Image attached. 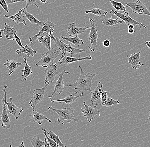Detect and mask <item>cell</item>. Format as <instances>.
<instances>
[{
    "mask_svg": "<svg viewBox=\"0 0 150 147\" xmlns=\"http://www.w3.org/2000/svg\"><path fill=\"white\" fill-rule=\"evenodd\" d=\"M24 8L21 9L18 11V13L12 16H8L6 15H4L5 17L6 18H10L12 20L13 22L16 23H22L25 26L27 25L26 20L24 19V16L22 15V13Z\"/></svg>",
    "mask_w": 150,
    "mask_h": 147,
    "instance_id": "20",
    "label": "cell"
},
{
    "mask_svg": "<svg viewBox=\"0 0 150 147\" xmlns=\"http://www.w3.org/2000/svg\"><path fill=\"white\" fill-rule=\"evenodd\" d=\"M52 49L55 51L53 53L47 51L46 53L42 54V59L35 65L36 66H42L47 68L54 64L53 63L54 61L58 56H60L59 51L55 50L53 48H52Z\"/></svg>",
    "mask_w": 150,
    "mask_h": 147,
    "instance_id": "4",
    "label": "cell"
},
{
    "mask_svg": "<svg viewBox=\"0 0 150 147\" xmlns=\"http://www.w3.org/2000/svg\"><path fill=\"white\" fill-rule=\"evenodd\" d=\"M56 26V24H54L52 22H50V20H46L45 23V25L40 29V31H39L38 33L37 34H34L33 37H30L29 38V41H30V44L33 41H36L37 38H38V37L41 36V35L43 34L45 32H50L52 27H54L55 26Z\"/></svg>",
    "mask_w": 150,
    "mask_h": 147,
    "instance_id": "16",
    "label": "cell"
},
{
    "mask_svg": "<svg viewBox=\"0 0 150 147\" xmlns=\"http://www.w3.org/2000/svg\"><path fill=\"white\" fill-rule=\"evenodd\" d=\"M40 2H41L42 3H43L45 4V5L47 6V0H40Z\"/></svg>",
    "mask_w": 150,
    "mask_h": 147,
    "instance_id": "47",
    "label": "cell"
},
{
    "mask_svg": "<svg viewBox=\"0 0 150 147\" xmlns=\"http://www.w3.org/2000/svg\"><path fill=\"white\" fill-rule=\"evenodd\" d=\"M125 4L131 7L133 13H134L148 15L150 16V10H149L145 4L142 2L140 0H137L134 3H125Z\"/></svg>",
    "mask_w": 150,
    "mask_h": 147,
    "instance_id": "8",
    "label": "cell"
},
{
    "mask_svg": "<svg viewBox=\"0 0 150 147\" xmlns=\"http://www.w3.org/2000/svg\"><path fill=\"white\" fill-rule=\"evenodd\" d=\"M65 74H70L71 73L70 72H66L65 70H63L62 72L60 75H59V78L55 82V85L54 86V90L52 94L50 96H48V98H52V96L56 92L58 93L59 94H60L63 92V91L64 89L65 86L64 83L63 79V76Z\"/></svg>",
    "mask_w": 150,
    "mask_h": 147,
    "instance_id": "13",
    "label": "cell"
},
{
    "mask_svg": "<svg viewBox=\"0 0 150 147\" xmlns=\"http://www.w3.org/2000/svg\"><path fill=\"white\" fill-rule=\"evenodd\" d=\"M23 58L24 59V63H25V66L24 69L23 70H21V72H23V74L21 75V76L23 77V79H22V81L23 82H25L27 80V78L29 76H30L31 74L33 73V72L32 71L31 67L28 63V60L27 58L28 56L27 55H23Z\"/></svg>",
    "mask_w": 150,
    "mask_h": 147,
    "instance_id": "24",
    "label": "cell"
},
{
    "mask_svg": "<svg viewBox=\"0 0 150 147\" xmlns=\"http://www.w3.org/2000/svg\"><path fill=\"white\" fill-rule=\"evenodd\" d=\"M30 44V43H29L28 44L24 46V48L20 49L16 51V53L19 55H21V54H26L28 57L30 56L33 57L34 55L36 54L37 51L33 50L31 46H28Z\"/></svg>",
    "mask_w": 150,
    "mask_h": 147,
    "instance_id": "26",
    "label": "cell"
},
{
    "mask_svg": "<svg viewBox=\"0 0 150 147\" xmlns=\"http://www.w3.org/2000/svg\"><path fill=\"white\" fill-rule=\"evenodd\" d=\"M17 31H16L14 33V35H15V41H16V43H17L18 44V45L19 46L21 47L22 49L24 48V47L22 45V42H21V40L20 37L18 36L17 34H16Z\"/></svg>",
    "mask_w": 150,
    "mask_h": 147,
    "instance_id": "38",
    "label": "cell"
},
{
    "mask_svg": "<svg viewBox=\"0 0 150 147\" xmlns=\"http://www.w3.org/2000/svg\"><path fill=\"white\" fill-rule=\"evenodd\" d=\"M23 13L25 14L26 18L28 19V20H29L31 23L36 24L37 26H40L41 28L43 27L46 21H43V22H41V21H39L37 18L35 17L33 15L30 13L29 12H27V10H25L24 8L23 11Z\"/></svg>",
    "mask_w": 150,
    "mask_h": 147,
    "instance_id": "27",
    "label": "cell"
},
{
    "mask_svg": "<svg viewBox=\"0 0 150 147\" xmlns=\"http://www.w3.org/2000/svg\"><path fill=\"white\" fill-rule=\"evenodd\" d=\"M83 96V92H82L81 94L79 95V96H74L73 94H71V95H68V96L65 97L64 99H61V100H54V101H53V100H52L51 98V101L52 103H54V102H59V103H61L64 102V103H65L66 104L70 105L74 103V101H76V99H77L79 97H81V96L82 97Z\"/></svg>",
    "mask_w": 150,
    "mask_h": 147,
    "instance_id": "25",
    "label": "cell"
},
{
    "mask_svg": "<svg viewBox=\"0 0 150 147\" xmlns=\"http://www.w3.org/2000/svg\"><path fill=\"white\" fill-rule=\"evenodd\" d=\"M30 117L33 120L34 122H36L38 124H42L43 120H45L49 122H51V120L48 118L47 117L45 116L41 113H38L37 110H33L32 111V114L30 115Z\"/></svg>",
    "mask_w": 150,
    "mask_h": 147,
    "instance_id": "23",
    "label": "cell"
},
{
    "mask_svg": "<svg viewBox=\"0 0 150 147\" xmlns=\"http://www.w3.org/2000/svg\"><path fill=\"white\" fill-rule=\"evenodd\" d=\"M51 39H52L56 46H58L60 50L63 55H65L67 54H70L71 55L74 54H79L85 51L84 49H79L72 46L70 44H67L63 42L59 38H55L53 35V32L51 34Z\"/></svg>",
    "mask_w": 150,
    "mask_h": 147,
    "instance_id": "3",
    "label": "cell"
},
{
    "mask_svg": "<svg viewBox=\"0 0 150 147\" xmlns=\"http://www.w3.org/2000/svg\"><path fill=\"white\" fill-rule=\"evenodd\" d=\"M30 142L33 147H42L45 145V142L41 140L38 136L34 137L31 140Z\"/></svg>",
    "mask_w": 150,
    "mask_h": 147,
    "instance_id": "33",
    "label": "cell"
},
{
    "mask_svg": "<svg viewBox=\"0 0 150 147\" xmlns=\"http://www.w3.org/2000/svg\"><path fill=\"white\" fill-rule=\"evenodd\" d=\"M145 44L147 45L148 48L150 49V41H145Z\"/></svg>",
    "mask_w": 150,
    "mask_h": 147,
    "instance_id": "44",
    "label": "cell"
},
{
    "mask_svg": "<svg viewBox=\"0 0 150 147\" xmlns=\"http://www.w3.org/2000/svg\"><path fill=\"white\" fill-rule=\"evenodd\" d=\"M101 100L102 103L105 102L107 100L108 98V92L107 91L102 90L101 91Z\"/></svg>",
    "mask_w": 150,
    "mask_h": 147,
    "instance_id": "37",
    "label": "cell"
},
{
    "mask_svg": "<svg viewBox=\"0 0 150 147\" xmlns=\"http://www.w3.org/2000/svg\"><path fill=\"white\" fill-rule=\"evenodd\" d=\"M92 59L91 55H88V56L84 58H73L67 56V55H63L61 58L58 61L59 64H70L75 62L79 61L84 60H91Z\"/></svg>",
    "mask_w": 150,
    "mask_h": 147,
    "instance_id": "14",
    "label": "cell"
},
{
    "mask_svg": "<svg viewBox=\"0 0 150 147\" xmlns=\"http://www.w3.org/2000/svg\"><path fill=\"white\" fill-rule=\"evenodd\" d=\"M120 104V102L119 101H116V100H113V99L111 98L110 97H108L107 100L105 102L102 103V106H105L106 107L108 108H110L113 105L119 104Z\"/></svg>",
    "mask_w": 150,
    "mask_h": 147,
    "instance_id": "34",
    "label": "cell"
},
{
    "mask_svg": "<svg viewBox=\"0 0 150 147\" xmlns=\"http://www.w3.org/2000/svg\"><path fill=\"white\" fill-rule=\"evenodd\" d=\"M103 87V84L101 82H99L97 84V87L93 91H91L90 94L91 95V101L92 104L91 105H94V108H96V107L99 104L100 102L102 101L101 100V91H102V88Z\"/></svg>",
    "mask_w": 150,
    "mask_h": 147,
    "instance_id": "12",
    "label": "cell"
},
{
    "mask_svg": "<svg viewBox=\"0 0 150 147\" xmlns=\"http://www.w3.org/2000/svg\"><path fill=\"white\" fill-rule=\"evenodd\" d=\"M57 65L56 64H54L53 65L46 68L45 72V85L54 82L55 81L56 76L59 75V73L57 72Z\"/></svg>",
    "mask_w": 150,
    "mask_h": 147,
    "instance_id": "10",
    "label": "cell"
},
{
    "mask_svg": "<svg viewBox=\"0 0 150 147\" xmlns=\"http://www.w3.org/2000/svg\"><path fill=\"white\" fill-rule=\"evenodd\" d=\"M135 30L134 29H128V33L131 34H132L134 33L135 32Z\"/></svg>",
    "mask_w": 150,
    "mask_h": 147,
    "instance_id": "43",
    "label": "cell"
},
{
    "mask_svg": "<svg viewBox=\"0 0 150 147\" xmlns=\"http://www.w3.org/2000/svg\"><path fill=\"white\" fill-rule=\"evenodd\" d=\"M53 32H54V29L53 28H51L50 32H45L43 34L44 35L40 36L38 38V41L42 43V45L49 50H50L51 49H52L51 46V34Z\"/></svg>",
    "mask_w": 150,
    "mask_h": 147,
    "instance_id": "17",
    "label": "cell"
},
{
    "mask_svg": "<svg viewBox=\"0 0 150 147\" xmlns=\"http://www.w3.org/2000/svg\"><path fill=\"white\" fill-rule=\"evenodd\" d=\"M134 24H131V25L128 26V29H134Z\"/></svg>",
    "mask_w": 150,
    "mask_h": 147,
    "instance_id": "45",
    "label": "cell"
},
{
    "mask_svg": "<svg viewBox=\"0 0 150 147\" xmlns=\"http://www.w3.org/2000/svg\"><path fill=\"white\" fill-rule=\"evenodd\" d=\"M8 69V72L6 74L8 75H11L21 65H23L21 63H17L13 60H8L4 64Z\"/></svg>",
    "mask_w": 150,
    "mask_h": 147,
    "instance_id": "21",
    "label": "cell"
},
{
    "mask_svg": "<svg viewBox=\"0 0 150 147\" xmlns=\"http://www.w3.org/2000/svg\"><path fill=\"white\" fill-rule=\"evenodd\" d=\"M46 133L50 138L52 139V140L55 141V143H56L58 147H66L64 144L62 143L59 136L56 135L54 133H53L52 131H50V132H48L46 131Z\"/></svg>",
    "mask_w": 150,
    "mask_h": 147,
    "instance_id": "29",
    "label": "cell"
},
{
    "mask_svg": "<svg viewBox=\"0 0 150 147\" xmlns=\"http://www.w3.org/2000/svg\"><path fill=\"white\" fill-rule=\"evenodd\" d=\"M61 38L64 39V41H68V42L72 43L74 45L80 47L84 44L83 40L81 39L79 37L78 35H76L73 37H66L64 36H61Z\"/></svg>",
    "mask_w": 150,
    "mask_h": 147,
    "instance_id": "28",
    "label": "cell"
},
{
    "mask_svg": "<svg viewBox=\"0 0 150 147\" xmlns=\"http://www.w3.org/2000/svg\"><path fill=\"white\" fill-rule=\"evenodd\" d=\"M119 19V18L116 19H113L112 18H108L102 20V23L107 26H114V25L117 24H121L123 23L124 21L123 20L119 21L118 20Z\"/></svg>",
    "mask_w": 150,
    "mask_h": 147,
    "instance_id": "31",
    "label": "cell"
},
{
    "mask_svg": "<svg viewBox=\"0 0 150 147\" xmlns=\"http://www.w3.org/2000/svg\"><path fill=\"white\" fill-rule=\"evenodd\" d=\"M1 32H3V34L5 35L6 38L8 40L15 41L14 33L16 31L15 27H10L7 24L6 22L5 23V28L4 30H0Z\"/></svg>",
    "mask_w": 150,
    "mask_h": 147,
    "instance_id": "22",
    "label": "cell"
},
{
    "mask_svg": "<svg viewBox=\"0 0 150 147\" xmlns=\"http://www.w3.org/2000/svg\"><path fill=\"white\" fill-rule=\"evenodd\" d=\"M47 139L48 142L49 143L50 147H59L57 146V144L55 143V141L52 140V139L50 138L47 134Z\"/></svg>",
    "mask_w": 150,
    "mask_h": 147,
    "instance_id": "39",
    "label": "cell"
},
{
    "mask_svg": "<svg viewBox=\"0 0 150 147\" xmlns=\"http://www.w3.org/2000/svg\"><path fill=\"white\" fill-rule=\"evenodd\" d=\"M79 68L81 70L80 75L79 78L76 79V82L73 84L65 86V87H74L75 89L77 90L75 93V94L84 91H92L91 89L92 87V81L94 77L96 76L95 73H85L80 65H79Z\"/></svg>",
    "mask_w": 150,
    "mask_h": 147,
    "instance_id": "1",
    "label": "cell"
},
{
    "mask_svg": "<svg viewBox=\"0 0 150 147\" xmlns=\"http://www.w3.org/2000/svg\"><path fill=\"white\" fill-rule=\"evenodd\" d=\"M84 108H81V112L88 122H90L96 115L100 116V112L98 110L91 107V106L86 104V102H83Z\"/></svg>",
    "mask_w": 150,
    "mask_h": 147,
    "instance_id": "11",
    "label": "cell"
},
{
    "mask_svg": "<svg viewBox=\"0 0 150 147\" xmlns=\"http://www.w3.org/2000/svg\"><path fill=\"white\" fill-rule=\"evenodd\" d=\"M7 4H12L18 2H26L25 0H6Z\"/></svg>",
    "mask_w": 150,
    "mask_h": 147,
    "instance_id": "41",
    "label": "cell"
},
{
    "mask_svg": "<svg viewBox=\"0 0 150 147\" xmlns=\"http://www.w3.org/2000/svg\"><path fill=\"white\" fill-rule=\"evenodd\" d=\"M18 147H25V146L24 144V142H23V141L21 142Z\"/></svg>",
    "mask_w": 150,
    "mask_h": 147,
    "instance_id": "46",
    "label": "cell"
},
{
    "mask_svg": "<svg viewBox=\"0 0 150 147\" xmlns=\"http://www.w3.org/2000/svg\"><path fill=\"white\" fill-rule=\"evenodd\" d=\"M25 1H26V6L24 8L25 10H27L29 6H33L35 5L37 7L38 9L39 8L37 4V2H36V0H25Z\"/></svg>",
    "mask_w": 150,
    "mask_h": 147,
    "instance_id": "35",
    "label": "cell"
},
{
    "mask_svg": "<svg viewBox=\"0 0 150 147\" xmlns=\"http://www.w3.org/2000/svg\"><path fill=\"white\" fill-rule=\"evenodd\" d=\"M10 147H12V145H10Z\"/></svg>",
    "mask_w": 150,
    "mask_h": 147,
    "instance_id": "49",
    "label": "cell"
},
{
    "mask_svg": "<svg viewBox=\"0 0 150 147\" xmlns=\"http://www.w3.org/2000/svg\"><path fill=\"white\" fill-rule=\"evenodd\" d=\"M42 131L43 132V134H45V147H50V146L49 143L48 142L47 139V133H46V131L47 130L46 129H42Z\"/></svg>",
    "mask_w": 150,
    "mask_h": 147,
    "instance_id": "40",
    "label": "cell"
},
{
    "mask_svg": "<svg viewBox=\"0 0 150 147\" xmlns=\"http://www.w3.org/2000/svg\"><path fill=\"white\" fill-rule=\"evenodd\" d=\"M10 102H6V105L7 109L9 110V112L15 117L16 120L18 119L21 113L23 112V108L18 107L13 103V98L10 97L9 99Z\"/></svg>",
    "mask_w": 150,
    "mask_h": 147,
    "instance_id": "15",
    "label": "cell"
},
{
    "mask_svg": "<svg viewBox=\"0 0 150 147\" xmlns=\"http://www.w3.org/2000/svg\"><path fill=\"white\" fill-rule=\"evenodd\" d=\"M110 3L112 4V6L113 8H115L116 10L118 11H122L123 12H125L126 10V8L129 7L128 6H124L121 3L119 2L113 0H110Z\"/></svg>",
    "mask_w": 150,
    "mask_h": 147,
    "instance_id": "32",
    "label": "cell"
},
{
    "mask_svg": "<svg viewBox=\"0 0 150 147\" xmlns=\"http://www.w3.org/2000/svg\"><path fill=\"white\" fill-rule=\"evenodd\" d=\"M110 13L113 14V15L117 16L119 18L121 19L125 23L127 26H129L131 24H135V25H139L140 27H143L145 29H146L147 28L144 24L139 23L135 20L131 18L128 15V12H127V11L124 12L123 13H120L115 10H112L110 11Z\"/></svg>",
    "mask_w": 150,
    "mask_h": 147,
    "instance_id": "9",
    "label": "cell"
},
{
    "mask_svg": "<svg viewBox=\"0 0 150 147\" xmlns=\"http://www.w3.org/2000/svg\"><path fill=\"white\" fill-rule=\"evenodd\" d=\"M85 13L86 14L91 13L96 15L98 16V17L102 16L103 17H105L108 13V12L107 11L99 9V8H94L91 10H88V11H85Z\"/></svg>",
    "mask_w": 150,
    "mask_h": 147,
    "instance_id": "30",
    "label": "cell"
},
{
    "mask_svg": "<svg viewBox=\"0 0 150 147\" xmlns=\"http://www.w3.org/2000/svg\"><path fill=\"white\" fill-rule=\"evenodd\" d=\"M49 85V83H47L44 87L34 90L31 99L29 103V105L33 109H34L35 106L43 101L45 95V91Z\"/></svg>",
    "mask_w": 150,
    "mask_h": 147,
    "instance_id": "7",
    "label": "cell"
},
{
    "mask_svg": "<svg viewBox=\"0 0 150 147\" xmlns=\"http://www.w3.org/2000/svg\"><path fill=\"white\" fill-rule=\"evenodd\" d=\"M48 109L49 111L52 113L55 112L59 115V117L57 121L62 124H64V122L65 120H67V122L68 123H70L72 120H74V122L78 121V119H76L74 115V110H72L69 108L63 107L62 109L59 110L53 108L52 106H50Z\"/></svg>",
    "mask_w": 150,
    "mask_h": 147,
    "instance_id": "2",
    "label": "cell"
},
{
    "mask_svg": "<svg viewBox=\"0 0 150 147\" xmlns=\"http://www.w3.org/2000/svg\"><path fill=\"white\" fill-rule=\"evenodd\" d=\"M0 4H1V6L2 7V8H3L5 11L6 13H9V7H8V4H7L6 0H0Z\"/></svg>",
    "mask_w": 150,
    "mask_h": 147,
    "instance_id": "36",
    "label": "cell"
},
{
    "mask_svg": "<svg viewBox=\"0 0 150 147\" xmlns=\"http://www.w3.org/2000/svg\"><path fill=\"white\" fill-rule=\"evenodd\" d=\"M149 112H150V113H149V118H148V120L150 122V110H149Z\"/></svg>",
    "mask_w": 150,
    "mask_h": 147,
    "instance_id": "48",
    "label": "cell"
},
{
    "mask_svg": "<svg viewBox=\"0 0 150 147\" xmlns=\"http://www.w3.org/2000/svg\"><path fill=\"white\" fill-rule=\"evenodd\" d=\"M89 21L91 23V30L90 33L88 34V40L91 41V47L89 46L88 43L86 42V44L88 47L89 50L91 52H93L96 50L98 39V34L97 33L98 30L96 28L95 22L92 18L89 19Z\"/></svg>",
    "mask_w": 150,
    "mask_h": 147,
    "instance_id": "6",
    "label": "cell"
},
{
    "mask_svg": "<svg viewBox=\"0 0 150 147\" xmlns=\"http://www.w3.org/2000/svg\"><path fill=\"white\" fill-rule=\"evenodd\" d=\"M141 52L131 54L129 57L127 56L128 63L131 64L132 68L135 70L139 69L142 65H144L139 61Z\"/></svg>",
    "mask_w": 150,
    "mask_h": 147,
    "instance_id": "19",
    "label": "cell"
},
{
    "mask_svg": "<svg viewBox=\"0 0 150 147\" xmlns=\"http://www.w3.org/2000/svg\"><path fill=\"white\" fill-rule=\"evenodd\" d=\"M103 45L105 47H109L111 44L110 41L108 39H105L103 42Z\"/></svg>",
    "mask_w": 150,
    "mask_h": 147,
    "instance_id": "42",
    "label": "cell"
},
{
    "mask_svg": "<svg viewBox=\"0 0 150 147\" xmlns=\"http://www.w3.org/2000/svg\"><path fill=\"white\" fill-rule=\"evenodd\" d=\"M7 87V86H4L3 89L2 91L4 93V97L2 100V113L1 115L2 122V126L4 129H9L10 128V120L9 119V116L7 112V108L6 107V97H7V93H6V89Z\"/></svg>",
    "mask_w": 150,
    "mask_h": 147,
    "instance_id": "5",
    "label": "cell"
},
{
    "mask_svg": "<svg viewBox=\"0 0 150 147\" xmlns=\"http://www.w3.org/2000/svg\"><path fill=\"white\" fill-rule=\"evenodd\" d=\"M91 29V27H79L76 25V23H73L68 26L67 35L69 37L78 35L84 32L86 30H90Z\"/></svg>",
    "mask_w": 150,
    "mask_h": 147,
    "instance_id": "18",
    "label": "cell"
}]
</instances>
